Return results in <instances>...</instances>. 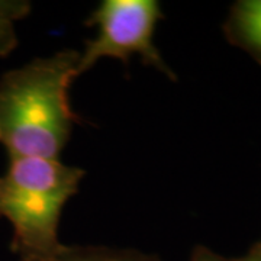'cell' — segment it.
Here are the masks:
<instances>
[{"instance_id":"obj_1","label":"cell","mask_w":261,"mask_h":261,"mask_svg":"<svg viewBox=\"0 0 261 261\" xmlns=\"http://www.w3.org/2000/svg\"><path fill=\"white\" fill-rule=\"evenodd\" d=\"M80 51L34 58L0 79V142L9 160H57L79 122L68 90Z\"/></svg>"},{"instance_id":"obj_2","label":"cell","mask_w":261,"mask_h":261,"mask_svg":"<svg viewBox=\"0 0 261 261\" xmlns=\"http://www.w3.org/2000/svg\"><path fill=\"white\" fill-rule=\"evenodd\" d=\"M84 176L60 159L9 160L0 176V218L12 225L10 250L19 261L48 260L67 248L58 240L60 219Z\"/></svg>"},{"instance_id":"obj_3","label":"cell","mask_w":261,"mask_h":261,"mask_svg":"<svg viewBox=\"0 0 261 261\" xmlns=\"http://www.w3.org/2000/svg\"><path fill=\"white\" fill-rule=\"evenodd\" d=\"M164 13L157 0H103L92 12L86 25L96 27V37L86 41L80 53L79 75L102 58H118L125 64L138 56L170 80H177L160 49L155 47V28Z\"/></svg>"},{"instance_id":"obj_4","label":"cell","mask_w":261,"mask_h":261,"mask_svg":"<svg viewBox=\"0 0 261 261\" xmlns=\"http://www.w3.org/2000/svg\"><path fill=\"white\" fill-rule=\"evenodd\" d=\"M226 41L261 65V0L235 2L224 23Z\"/></svg>"},{"instance_id":"obj_5","label":"cell","mask_w":261,"mask_h":261,"mask_svg":"<svg viewBox=\"0 0 261 261\" xmlns=\"http://www.w3.org/2000/svg\"><path fill=\"white\" fill-rule=\"evenodd\" d=\"M19 261V260H18ZM44 261H160L157 257L137 251L111 247H70L53 258Z\"/></svg>"},{"instance_id":"obj_6","label":"cell","mask_w":261,"mask_h":261,"mask_svg":"<svg viewBox=\"0 0 261 261\" xmlns=\"http://www.w3.org/2000/svg\"><path fill=\"white\" fill-rule=\"evenodd\" d=\"M27 0H0V58L9 57L18 47L16 23L31 13Z\"/></svg>"},{"instance_id":"obj_7","label":"cell","mask_w":261,"mask_h":261,"mask_svg":"<svg viewBox=\"0 0 261 261\" xmlns=\"http://www.w3.org/2000/svg\"><path fill=\"white\" fill-rule=\"evenodd\" d=\"M190 261H243V257H238V258L224 257V255H221V254L200 245V247H196L193 250Z\"/></svg>"},{"instance_id":"obj_8","label":"cell","mask_w":261,"mask_h":261,"mask_svg":"<svg viewBox=\"0 0 261 261\" xmlns=\"http://www.w3.org/2000/svg\"><path fill=\"white\" fill-rule=\"evenodd\" d=\"M243 261H261V251L252 247L251 250L248 251V254L245 257H243Z\"/></svg>"},{"instance_id":"obj_9","label":"cell","mask_w":261,"mask_h":261,"mask_svg":"<svg viewBox=\"0 0 261 261\" xmlns=\"http://www.w3.org/2000/svg\"><path fill=\"white\" fill-rule=\"evenodd\" d=\"M254 248H257L258 251H261V240H260V241H258V243L255 244V245H254Z\"/></svg>"}]
</instances>
